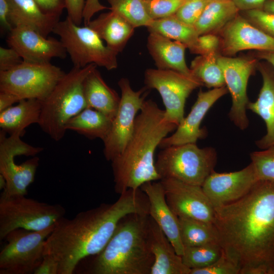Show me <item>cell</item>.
Returning <instances> with one entry per match:
<instances>
[{
	"label": "cell",
	"mask_w": 274,
	"mask_h": 274,
	"mask_svg": "<svg viewBox=\"0 0 274 274\" xmlns=\"http://www.w3.org/2000/svg\"><path fill=\"white\" fill-rule=\"evenodd\" d=\"M214 208L220 244L239 274H274V181L258 180L241 198Z\"/></svg>",
	"instance_id": "cell-1"
},
{
	"label": "cell",
	"mask_w": 274,
	"mask_h": 274,
	"mask_svg": "<svg viewBox=\"0 0 274 274\" xmlns=\"http://www.w3.org/2000/svg\"><path fill=\"white\" fill-rule=\"evenodd\" d=\"M149 203L139 188L120 194L112 204L81 212L71 219L64 217L47 238L44 255L58 264V274H72L84 259L106 247L122 218L131 214L149 215Z\"/></svg>",
	"instance_id": "cell-2"
},
{
	"label": "cell",
	"mask_w": 274,
	"mask_h": 274,
	"mask_svg": "<svg viewBox=\"0 0 274 274\" xmlns=\"http://www.w3.org/2000/svg\"><path fill=\"white\" fill-rule=\"evenodd\" d=\"M177 126L166 119L164 110L155 101H145L126 147L111 161L116 192L121 194L136 190L146 182L160 180L155 167V151Z\"/></svg>",
	"instance_id": "cell-3"
},
{
	"label": "cell",
	"mask_w": 274,
	"mask_h": 274,
	"mask_svg": "<svg viewBox=\"0 0 274 274\" xmlns=\"http://www.w3.org/2000/svg\"><path fill=\"white\" fill-rule=\"evenodd\" d=\"M149 219V215L140 214L122 218L84 273L150 274L154 257L150 245Z\"/></svg>",
	"instance_id": "cell-4"
},
{
	"label": "cell",
	"mask_w": 274,
	"mask_h": 274,
	"mask_svg": "<svg viewBox=\"0 0 274 274\" xmlns=\"http://www.w3.org/2000/svg\"><path fill=\"white\" fill-rule=\"evenodd\" d=\"M97 65L73 67L56 84L42 101L38 123L42 130L55 141H59L66 131L65 125L73 117L87 107L83 90L84 81Z\"/></svg>",
	"instance_id": "cell-5"
},
{
	"label": "cell",
	"mask_w": 274,
	"mask_h": 274,
	"mask_svg": "<svg viewBox=\"0 0 274 274\" xmlns=\"http://www.w3.org/2000/svg\"><path fill=\"white\" fill-rule=\"evenodd\" d=\"M217 159L212 147L200 148L196 143L172 145L162 148L155 167L160 180L174 179L201 186L214 171Z\"/></svg>",
	"instance_id": "cell-6"
},
{
	"label": "cell",
	"mask_w": 274,
	"mask_h": 274,
	"mask_svg": "<svg viewBox=\"0 0 274 274\" xmlns=\"http://www.w3.org/2000/svg\"><path fill=\"white\" fill-rule=\"evenodd\" d=\"M9 195L3 191L0 197V239L11 231L23 228L39 231L56 223L64 217V208L27 198Z\"/></svg>",
	"instance_id": "cell-7"
},
{
	"label": "cell",
	"mask_w": 274,
	"mask_h": 274,
	"mask_svg": "<svg viewBox=\"0 0 274 274\" xmlns=\"http://www.w3.org/2000/svg\"><path fill=\"white\" fill-rule=\"evenodd\" d=\"M52 32L59 37L74 67L92 63L109 71L118 67V53L105 44L88 25H77L66 17L57 23Z\"/></svg>",
	"instance_id": "cell-8"
},
{
	"label": "cell",
	"mask_w": 274,
	"mask_h": 274,
	"mask_svg": "<svg viewBox=\"0 0 274 274\" xmlns=\"http://www.w3.org/2000/svg\"><path fill=\"white\" fill-rule=\"evenodd\" d=\"M0 131V174L6 180L2 190L9 195H26L35 180L40 159L36 155L43 149L30 145L21 139L20 133L6 136Z\"/></svg>",
	"instance_id": "cell-9"
},
{
	"label": "cell",
	"mask_w": 274,
	"mask_h": 274,
	"mask_svg": "<svg viewBox=\"0 0 274 274\" xmlns=\"http://www.w3.org/2000/svg\"><path fill=\"white\" fill-rule=\"evenodd\" d=\"M65 73L49 62L24 61L6 71H0V91L12 93L21 99L43 100Z\"/></svg>",
	"instance_id": "cell-10"
},
{
	"label": "cell",
	"mask_w": 274,
	"mask_h": 274,
	"mask_svg": "<svg viewBox=\"0 0 274 274\" xmlns=\"http://www.w3.org/2000/svg\"><path fill=\"white\" fill-rule=\"evenodd\" d=\"M55 225L39 231L18 228L8 233L0 252V273H33L43 259L45 241Z\"/></svg>",
	"instance_id": "cell-11"
},
{
	"label": "cell",
	"mask_w": 274,
	"mask_h": 274,
	"mask_svg": "<svg viewBox=\"0 0 274 274\" xmlns=\"http://www.w3.org/2000/svg\"><path fill=\"white\" fill-rule=\"evenodd\" d=\"M144 83L149 89L160 94L164 104L166 119L177 126L183 120L186 101L195 89L203 86L193 74L186 75L170 70L148 68Z\"/></svg>",
	"instance_id": "cell-12"
},
{
	"label": "cell",
	"mask_w": 274,
	"mask_h": 274,
	"mask_svg": "<svg viewBox=\"0 0 274 274\" xmlns=\"http://www.w3.org/2000/svg\"><path fill=\"white\" fill-rule=\"evenodd\" d=\"M121 90L120 101L112 120L109 134L104 143V155L112 161L124 150L133 131L135 120L150 89L146 86L138 91L131 87L128 79L122 78L118 82Z\"/></svg>",
	"instance_id": "cell-13"
},
{
	"label": "cell",
	"mask_w": 274,
	"mask_h": 274,
	"mask_svg": "<svg viewBox=\"0 0 274 274\" xmlns=\"http://www.w3.org/2000/svg\"><path fill=\"white\" fill-rule=\"evenodd\" d=\"M218 62L222 70L225 85L232 99L229 117L241 130L249 126L246 109L249 100L247 86L250 77L257 68V59L219 55Z\"/></svg>",
	"instance_id": "cell-14"
},
{
	"label": "cell",
	"mask_w": 274,
	"mask_h": 274,
	"mask_svg": "<svg viewBox=\"0 0 274 274\" xmlns=\"http://www.w3.org/2000/svg\"><path fill=\"white\" fill-rule=\"evenodd\" d=\"M160 181L168 205L178 217L214 224V207L201 186L174 179H163Z\"/></svg>",
	"instance_id": "cell-15"
},
{
	"label": "cell",
	"mask_w": 274,
	"mask_h": 274,
	"mask_svg": "<svg viewBox=\"0 0 274 274\" xmlns=\"http://www.w3.org/2000/svg\"><path fill=\"white\" fill-rule=\"evenodd\" d=\"M219 33L222 55L232 57L239 52L248 50L274 52V38L252 24L240 13Z\"/></svg>",
	"instance_id": "cell-16"
},
{
	"label": "cell",
	"mask_w": 274,
	"mask_h": 274,
	"mask_svg": "<svg viewBox=\"0 0 274 274\" xmlns=\"http://www.w3.org/2000/svg\"><path fill=\"white\" fill-rule=\"evenodd\" d=\"M258 181L251 162L236 172L219 173L214 170L206 178L201 187L215 208L241 198Z\"/></svg>",
	"instance_id": "cell-17"
},
{
	"label": "cell",
	"mask_w": 274,
	"mask_h": 274,
	"mask_svg": "<svg viewBox=\"0 0 274 274\" xmlns=\"http://www.w3.org/2000/svg\"><path fill=\"white\" fill-rule=\"evenodd\" d=\"M7 42L23 60L49 62L54 58L64 59L67 53L59 40L47 38L35 30L24 26H15L9 32Z\"/></svg>",
	"instance_id": "cell-18"
},
{
	"label": "cell",
	"mask_w": 274,
	"mask_h": 274,
	"mask_svg": "<svg viewBox=\"0 0 274 274\" xmlns=\"http://www.w3.org/2000/svg\"><path fill=\"white\" fill-rule=\"evenodd\" d=\"M228 92L226 86L207 91L200 90L189 113L178 125L174 133L162 140L159 147L162 149L172 145L196 143L198 140L206 137V129L201 128L200 124L212 106Z\"/></svg>",
	"instance_id": "cell-19"
},
{
	"label": "cell",
	"mask_w": 274,
	"mask_h": 274,
	"mask_svg": "<svg viewBox=\"0 0 274 274\" xmlns=\"http://www.w3.org/2000/svg\"><path fill=\"white\" fill-rule=\"evenodd\" d=\"M140 188L148 197L149 216L170 242L177 254L182 256L184 247L180 236L179 218L167 203L161 183L156 181L147 182Z\"/></svg>",
	"instance_id": "cell-20"
},
{
	"label": "cell",
	"mask_w": 274,
	"mask_h": 274,
	"mask_svg": "<svg viewBox=\"0 0 274 274\" xmlns=\"http://www.w3.org/2000/svg\"><path fill=\"white\" fill-rule=\"evenodd\" d=\"M257 68L261 74L262 85L254 102H249L247 108L259 116L265 122L266 132L256 142L260 149L274 145V68L267 62H257Z\"/></svg>",
	"instance_id": "cell-21"
},
{
	"label": "cell",
	"mask_w": 274,
	"mask_h": 274,
	"mask_svg": "<svg viewBox=\"0 0 274 274\" xmlns=\"http://www.w3.org/2000/svg\"><path fill=\"white\" fill-rule=\"evenodd\" d=\"M149 235L154 261L150 274H190L191 269L183 262L173 245L149 216Z\"/></svg>",
	"instance_id": "cell-22"
},
{
	"label": "cell",
	"mask_w": 274,
	"mask_h": 274,
	"mask_svg": "<svg viewBox=\"0 0 274 274\" xmlns=\"http://www.w3.org/2000/svg\"><path fill=\"white\" fill-rule=\"evenodd\" d=\"M147 47L157 68L192 74L185 60L187 47L185 44L155 32H149Z\"/></svg>",
	"instance_id": "cell-23"
},
{
	"label": "cell",
	"mask_w": 274,
	"mask_h": 274,
	"mask_svg": "<svg viewBox=\"0 0 274 274\" xmlns=\"http://www.w3.org/2000/svg\"><path fill=\"white\" fill-rule=\"evenodd\" d=\"M10 22L32 28L45 37L53 32L60 17L45 13L33 0H8Z\"/></svg>",
	"instance_id": "cell-24"
},
{
	"label": "cell",
	"mask_w": 274,
	"mask_h": 274,
	"mask_svg": "<svg viewBox=\"0 0 274 274\" xmlns=\"http://www.w3.org/2000/svg\"><path fill=\"white\" fill-rule=\"evenodd\" d=\"M104 40L106 45L118 53L132 36L135 27L122 17L110 11L91 20L87 25Z\"/></svg>",
	"instance_id": "cell-25"
},
{
	"label": "cell",
	"mask_w": 274,
	"mask_h": 274,
	"mask_svg": "<svg viewBox=\"0 0 274 274\" xmlns=\"http://www.w3.org/2000/svg\"><path fill=\"white\" fill-rule=\"evenodd\" d=\"M83 90L87 107L100 112L113 120L118 109L120 97L107 85L96 67L85 78Z\"/></svg>",
	"instance_id": "cell-26"
},
{
	"label": "cell",
	"mask_w": 274,
	"mask_h": 274,
	"mask_svg": "<svg viewBox=\"0 0 274 274\" xmlns=\"http://www.w3.org/2000/svg\"><path fill=\"white\" fill-rule=\"evenodd\" d=\"M14 106L0 112V127L10 135L20 133L23 136L25 128L40 121L42 101L37 99H23Z\"/></svg>",
	"instance_id": "cell-27"
},
{
	"label": "cell",
	"mask_w": 274,
	"mask_h": 274,
	"mask_svg": "<svg viewBox=\"0 0 274 274\" xmlns=\"http://www.w3.org/2000/svg\"><path fill=\"white\" fill-rule=\"evenodd\" d=\"M239 13L232 0H209L193 26L199 36L216 34Z\"/></svg>",
	"instance_id": "cell-28"
},
{
	"label": "cell",
	"mask_w": 274,
	"mask_h": 274,
	"mask_svg": "<svg viewBox=\"0 0 274 274\" xmlns=\"http://www.w3.org/2000/svg\"><path fill=\"white\" fill-rule=\"evenodd\" d=\"M112 123V120L103 113L87 107L67 122L65 129L90 140L100 139L104 141L110 133Z\"/></svg>",
	"instance_id": "cell-29"
},
{
	"label": "cell",
	"mask_w": 274,
	"mask_h": 274,
	"mask_svg": "<svg viewBox=\"0 0 274 274\" xmlns=\"http://www.w3.org/2000/svg\"><path fill=\"white\" fill-rule=\"evenodd\" d=\"M147 28L149 32H155L185 44L190 52L195 47L199 37L194 26L183 22L175 14L153 20Z\"/></svg>",
	"instance_id": "cell-30"
},
{
	"label": "cell",
	"mask_w": 274,
	"mask_h": 274,
	"mask_svg": "<svg viewBox=\"0 0 274 274\" xmlns=\"http://www.w3.org/2000/svg\"><path fill=\"white\" fill-rule=\"evenodd\" d=\"M178 218L181 238L184 247L220 244L219 232L214 223L186 217Z\"/></svg>",
	"instance_id": "cell-31"
},
{
	"label": "cell",
	"mask_w": 274,
	"mask_h": 274,
	"mask_svg": "<svg viewBox=\"0 0 274 274\" xmlns=\"http://www.w3.org/2000/svg\"><path fill=\"white\" fill-rule=\"evenodd\" d=\"M220 54L199 55L191 61L192 74L209 88L226 86L222 70L218 62Z\"/></svg>",
	"instance_id": "cell-32"
},
{
	"label": "cell",
	"mask_w": 274,
	"mask_h": 274,
	"mask_svg": "<svg viewBox=\"0 0 274 274\" xmlns=\"http://www.w3.org/2000/svg\"><path fill=\"white\" fill-rule=\"evenodd\" d=\"M111 11L119 14L135 28L148 27L153 20L148 15L144 0H106Z\"/></svg>",
	"instance_id": "cell-33"
},
{
	"label": "cell",
	"mask_w": 274,
	"mask_h": 274,
	"mask_svg": "<svg viewBox=\"0 0 274 274\" xmlns=\"http://www.w3.org/2000/svg\"><path fill=\"white\" fill-rule=\"evenodd\" d=\"M220 244L185 247L182 257L183 263L190 269L207 267L214 263L222 255Z\"/></svg>",
	"instance_id": "cell-34"
},
{
	"label": "cell",
	"mask_w": 274,
	"mask_h": 274,
	"mask_svg": "<svg viewBox=\"0 0 274 274\" xmlns=\"http://www.w3.org/2000/svg\"><path fill=\"white\" fill-rule=\"evenodd\" d=\"M258 180L274 181V145L250 154Z\"/></svg>",
	"instance_id": "cell-35"
},
{
	"label": "cell",
	"mask_w": 274,
	"mask_h": 274,
	"mask_svg": "<svg viewBox=\"0 0 274 274\" xmlns=\"http://www.w3.org/2000/svg\"><path fill=\"white\" fill-rule=\"evenodd\" d=\"M185 0H144L149 17L156 20L175 15Z\"/></svg>",
	"instance_id": "cell-36"
},
{
	"label": "cell",
	"mask_w": 274,
	"mask_h": 274,
	"mask_svg": "<svg viewBox=\"0 0 274 274\" xmlns=\"http://www.w3.org/2000/svg\"><path fill=\"white\" fill-rule=\"evenodd\" d=\"M240 268L224 252L214 263L206 267L191 269L190 274H239Z\"/></svg>",
	"instance_id": "cell-37"
},
{
	"label": "cell",
	"mask_w": 274,
	"mask_h": 274,
	"mask_svg": "<svg viewBox=\"0 0 274 274\" xmlns=\"http://www.w3.org/2000/svg\"><path fill=\"white\" fill-rule=\"evenodd\" d=\"M250 23L274 38V14L263 9L239 11Z\"/></svg>",
	"instance_id": "cell-38"
},
{
	"label": "cell",
	"mask_w": 274,
	"mask_h": 274,
	"mask_svg": "<svg viewBox=\"0 0 274 274\" xmlns=\"http://www.w3.org/2000/svg\"><path fill=\"white\" fill-rule=\"evenodd\" d=\"M209 0H185L175 15L183 22L194 25Z\"/></svg>",
	"instance_id": "cell-39"
},
{
	"label": "cell",
	"mask_w": 274,
	"mask_h": 274,
	"mask_svg": "<svg viewBox=\"0 0 274 274\" xmlns=\"http://www.w3.org/2000/svg\"><path fill=\"white\" fill-rule=\"evenodd\" d=\"M220 37L215 33H207L199 36L197 43L191 52L198 55L220 54Z\"/></svg>",
	"instance_id": "cell-40"
},
{
	"label": "cell",
	"mask_w": 274,
	"mask_h": 274,
	"mask_svg": "<svg viewBox=\"0 0 274 274\" xmlns=\"http://www.w3.org/2000/svg\"><path fill=\"white\" fill-rule=\"evenodd\" d=\"M22 61V58L14 49L0 47V71L11 70Z\"/></svg>",
	"instance_id": "cell-41"
},
{
	"label": "cell",
	"mask_w": 274,
	"mask_h": 274,
	"mask_svg": "<svg viewBox=\"0 0 274 274\" xmlns=\"http://www.w3.org/2000/svg\"><path fill=\"white\" fill-rule=\"evenodd\" d=\"M67 17L76 24L80 25L83 21L85 0H64Z\"/></svg>",
	"instance_id": "cell-42"
},
{
	"label": "cell",
	"mask_w": 274,
	"mask_h": 274,
	"mask_svg": "<svg viewBox=\"0 0 274 274\" xmlns=\"http://www.w3.org/2000/svg\"><path fill=\"white\" fill-rule=\"evenodd\" d=\"M46 13L60 17L65 9L64 0H33Z\"/></svg>",
	"instance_id": "cell-43"
},
{
	"label": "cell",
	"mask_w": 274,
	"mask_h": 274,
	"mask_svg": "<svg viewBox=\"0 0 274 274\" xmlns=\"http://www.w3.org/2000/svg\"><path fill=\"white\" fill-rule=\"evenodd\" d=\"M109 9L101 4L98 0H86L83 13L84 24H88L94 14L100 11Z\"/></svg>",
	"instance_id": "cell-44"
},
{
	"label": "cell",
	"mask_w": 274,
	"mask_h": 274,
	"mask_svg": "<svg viewBox=\"0 0 274 274\" xmlns=\"http://www.w3.org/2000/svg\"><path fill=\"white\" fill-rule=\"evenodd\" d=\"M58 264L51 257L45 255L34 274H58Z\"/></svg>",
	"instance_id": "cell-45"
},
{
	"label": "cell",
	"mask_w": 274,
	"mask_h": 274,
	"mask_svg": "<svg viewBox=\"0 0 274 274\" xmlns=\"http://www.w3.org/2000/svg\"><path fill=\"white\" fill-rule=\"evenodd\" d=\"M267 0H232L239 11L262 9Z\"/></svg>",
	"instance_id": "cell-46"
},
{
	"label": "cell",
	"mask_w": 274,
	"mask_h": 274,
	"mask_svg": "<svg viewBox=\"0 0 274 274\" xmlns=\"http://www.w3.org/2000/svg\"><path fill=\"white\" fill-rule=\"evenodd\" d=\"M9 4L8 0H0V23L3 30L10 31L13 26L9 19Z\"/></svg>",
	"instance_id": "cell-47"
},
{
	"label": "cell",
	"mask_w": 274,
	"mask_h": 274,
	"mask_svg": "<svg viewBox=\"0 0 274 274\" xmlns=\"http://www.w3.org/2000/svg\"><path fill=\"white\" fill-rule=\"evenodd\" d=\"M21 100L17 95L10 92L0 91V112L12 106Z\"/></svg>",
	"instance_id": "cell-48"
},
{
	"label": "cell",
	"mask_w": 274,
	"mask_h": 274,
	"mask_svg": "<svg viewBox=\"0 0 274 274\" xmlns=\"http://www.w3.org/2000/svg\"><path fill=\"white\" fill-rule=\"evenodd\" d=\"M257 58L269 63L274 68V52H259L255 53Z\"/></svg>",
	"instance_id": "cell-49"
},
{
	"label": "cell",
	"mask_w": 274,
	"mask_h": 274,
	"mask_svg": "<svg viewBox=\"0 0 274 274\" xmlns=\"http://www.w3.org/2000/svg\"><path fill=\"white\" fill-rule=\"evenodd\" d=\"M262 9L274 14V0H267L264 4Z\"/></svg>",
	"instance_id": "cell-50"
},
{
	"label": "cell",
	"mask_w": 274,
	"mask_h": 274,
	"mask_svg": "<svg viewBox=\"0 0 274 274\" xmlns=\"http://www.w3.org/2000/svg\"><path fill=\"white\" fill-rule=\"evenodd\" d=\"M6 180L4 176L0 174V189L4 190L6 187Z\"/></svg>",
	"instance_id": "cell-51"
}]
</instances>
